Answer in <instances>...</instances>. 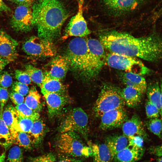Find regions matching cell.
I'll return each instance as SVG.
<instances>
[{
	"label": "cell",
	"instance_id": "48",
	"mask_svg": "<svg viewBox=\"0 0 162 162\" xmlns=\"http://www.w3.org/2000/svg\"><path fill=\"white\" fill-rule=\"evenodd\" d=\"M34 0H16L15 2L19 4H31Z\"/></svg>",
	"mask_w": 162,
	"mask_h": 162
},
{
	"label": "cell",
	"instance_id": "52",
	"mask_svg": "<svg viewBox=\"0 0 162 162\" xmlns=\"http://www.w3.org/2000/svg\"><path fill=\"white\" fill-rule=\"evenodd\" d=\"M10 0V1H15V0Z\"/></svg>",
	"mask_w": 162,
	"mask_h": 162
},
{
	"label": "cell",
	"instance_id": "8",
	"mask_svg": "<svg viewBox=\"0 0 162 162\" xmlns=\"http://www.w3.org/2000/svg\"><path fill=\"white\" fill-rule=\"evenodd\" d=\"M22 49L27 54L33 56L52 57L57 53L52 42L36 36L32 37L26 41Z\"/></svg>",
	"mask_w": 162,
	"mask_h": 162
},
{
	"label": "cell",
	"instance_id": "44",
	"mask_svg": "<svg viewBox=\"0 0 162 162\" xmlns=\"http://www.w3.org/2000/svg\"><path fill=\"white\" fill-rule=\"evenodd\" d=\"M58 160L56 162H83L81 159L77 158L67 157L62 155L59 156Z\"/></svg>",
	"mask_w": 162,
	"mask_h": 162
},
{
	"label": "cell",
	"instance_id": "53",
	"mask_svg": "<svg viewBox=\"0 0 162 162\" xmlns=\"http://www.w3.org/2000/svg\"><path fill=\"white\" fill-rule=\"evenodd\" d=\"M77 1L78 2L80 0H77Z\"/></svg>",
	"mask_w": 162,
	"mask_h": 162
},
{
	"label": "cell",
	"instance_id": "24",
	"mask_svg": "<svg viewBox=\"0 0 162 162\" xmlns=\"http://www.w3.org/2000/svg\"><path fill=\"white\" fill-rule=\"evenodd\" d=\"M146 92L148 100L154 105L158 109L160 115L162 114L160 106L161 92L159 83L153 80L147 85Z\"/></svg>",
	"mask_w": 162,
	"mask_h": 162
},
{
	"label": "cell",
	"instance_id": "46",
	"mask_svg": "<svg viewBox=\"0 0 162 162\" xmlns=\"http://www.w3.org/2000/svg\"><path fill=\"white\" fill-rule=\"evenodd\" d=\"M10 10V8L3 1L0 0V14L2 12H7Z\"/></svg>",
	"mask_w": 162,
	"mask_h": 162
},
{
	"label": "cell",
	"instance_id": "47",
	"mask_svg": "<svg viewBox=\"0 0 162 162\" xmlns=\"http://www.w3.org/2000/svg\"><path fill=\"white\" fill-rule=\"evenodd\" d=\"M9 63L0 57V73L2 71L5 66Z\"/></svg>",
	"mask_w": 162,
	"mask_h": 162
},
{
	"label": "cell",
	"instance_id": "35",
	"mask_svg": "<svg viewBox=\"0 0 162 162\" xmlns=\"http://www.w3.org/2000/svg\"><path fill=\"white\" fill-rule=\"evenodd\" d=\"M57 156L55 154L50 152L43 154L34 157L29 156L27 162H56Z\"/></svg>",
	"mask_w": 162,
	"mask_h": 162
},
{
	"label": "cell",
	"instance_id": "2",
	"mask_svg": "<svg viewBox=\"0 0 162 162\" xmlns=\"http://www.w3.org/2000/svg\"><path fill=\"white\" fill-rule=\"evenodd\" d=\"M32 7L33 25L38 37L52 42L58 38L69 16L62 3L58 0H38Z\"/></svg>",
	"mask_w": 162,
	"mask_h": 162
},
{
	"label": "cell",
	"instance_id": "7",
	"mask_svg": "<svg viewBox=\"0 0 162 162\" xmlns=\"http://www.w3.org/2000/svg\"><path fill=\"white\" fill-rule=\"evenodd\" d=\"M61 133L73 131L77 133L85 139L88 134V118L86 112L80 107L71 110L60 127Z\"/></svg>",
	"mask_w": 162,
	"mask_h": 162
},
{
	"label": "cell",
	"instance_id": "25",
	"mask_svg": "<svg viewBox=\"0 0 162 162\" xmlns=\"http://www.w3.org/2000/svg\"><path fill=\"white\" fill-rule=\"evenodd\" d=\"M46 130L45 125L40 118L34 121L32 127L28 133L32 137L34 147H38L41 144Z\"/></svg>",
	"mask_w": 162,
	"mask_h": 162
},
{
	"label": "cell",
	"instance_id": "45",
	"mask_svg": "<svg viewBox=\"0 0 162 162\" xmlns=\"http://www.w3.org/2000/svg\"><path fill=\"white\" fill-rule=\"evenodd\" d=\"M7 149L0 142V162H5Z\"/></svg>",
	"mask_w": 162,
	"mask_h": 162
},
{
	"label": "cell",
	"instance_id": "1",
	"mask_svg": "<svg viewBox=\"0 0 162 162\" xmlns=\"http://www.w3.org/2000/svg\"><path fill=\"white\" fill-rule=\"evenodd\" d=\"M100 41L110 52L151 62L162 60V38L156 34L136 38L127 33L112 31L101 34Z\"/></svg>",
	"mask_w": 162,
	"mask_h": 162
},
{
	"label": "cell",
	"instance_id": "41",
	"mask_svg": "<svg viewBox=\"0 0 162 162\" xmlns=\"http://www.w3.org/2000/svg\"><path fill=\"white\" fill-rule=\"evenodd\" d=\"M128 139V146L138 148H143L144 139L142 137L136 135Z\"/></svg>",
	"mask_w": 162,
	"mask_h": 162
},
{
	"label": "cell",
	"instance_id": "4",
	"mask_svg": "<svg viewBox=\"0 0 162 162\" xmlns=\"http://www.w3.org/2000/svg\"><path fill=\"white\" fill-rule=\"evenodd\" d=\"M121 91L113 85H103L93 107L96 117H100L107 112L124 107L125 103L121 96Z\"/></svg>",
	"mask_w": 162,
	"mask_h": 162
},
{
	"label": "cell",
	"instance_id": "20",
	"mask_svg": "<svg viewBox=\"0 0 162 162\" xmlns=\"http://www.w3.org/2000/svg\"><path fill=\"white\" fill-rule=\"evenodd\" d=\"M41 91L61 94H67L65 87L60 80L50 76L46 72L40 86Z\"/></svg>",
	"mask_w": 162,
	"mask_h": 162
},
{
	"label": "cell",
	"instance_id": "31",
	"mask_svg": "<svg viewBox=\"0 0 162 162\" xmlns=\"http://www.w3.org/2000/svg\"><path fill=\"white\" fill-rule=\"evenodd\" d=\"M25 71L29 75L31 81L40 87L44 77L42 71L31 65H26Z\"/></svg>",
	"mask_w": 162,
	"mask_h": 162
},
{
	"label": "cell",
	"instance_id": "54",
	"mask_svg": "<svg viewBox=\"0 0 162 162\" xmlns=\"http://www.w3.org/2000/svg\"></svg>",
	"mask_w": 162,
	"mask_h": 162
},
{
	"label": "cell",
	"instance_id": "37",
	"mask_svg": "<svg viewBox=\"0 0 162 162\" xmlns=\"http://www.w3.org/2000/svg\"><path fill=\"white\" fill-rule=\"evenodd\" d=\"M12 83V77L8 72L2 71L0 73V87L7 88Z\"/></svg>",
	"mask_w": 162,
	"mask_h": 162
},
{
	"label": "cell",
	"instance_id": "9",
	"mask_svg": "<svg viewBox=\"0 0 162 162\" xmlns=\"http://www.w3.org/2000/svg\"><path fill=\"white\" fill-rule=\"evenodd\" d=\"M10 24L18 31L27 32L31 30L34 26L31 4H19L12 15Z\"/></svg>",
	"mask_w": 162,
	"mask_h": 162
},
{
	"label": "cell",
	"instance_id": "13",
	"mask_svg": "<svg viewBox=\"0 0 162 162\" xmlns=\"http://www.w3.org/2000/svg\"><path fill=\"white\" fill-rule=\"evenodd\" d=\"M41 92L46 100L48 115L51 118L57 116L70 101L68 94H61L43 91Z\"/></svg>",
	"mask_w": 162,
	"mask_h": 162
},
{
	"label": "cell",
	"instance_id": "50",
	"mask_svg": "<svg viewBox=\"0 0 162 162\" xmlns=\"http://www.w3.org/2000/svg\"><path fill=\"white\" fill-rule=\"evenodd\" d=\"M156 162H162V157H160L158 158Z\"/></svg>",
	"mask_w": 162,
	"mask_h": 162
},
{
	"label": "cell",
	"instance_id": "39",
	"mask_svg": "<svg viewBox=\"0 0 162 162\" xmlns=\"http://www.w3.org/2000/svg\"><path fill=\"white\" fill-rule=\"evenodd\" d=\"M12 89L14 91L24 96H26L29 91V88L28 85L18 81H16L13 83L12 86Z\"/></svg>",
	"mask_w": 162,
	"mask_h": 162
},
{
	"label": "cell",
	"instance_id": "32",
	"mask_svg": "<svg viewBox=\"0 0 162 162\" xmlns=\"http://www.w3.org/2000/svg\"><path fill=\"white\" fill-rule=\"evenodd\" d=\"M23 151L21 147L16 145L9 150L5 162H23Z\"/></svg>",
	"mask_w": 162,
	"mask_h": 162
},
{
	"label": "cell",
	"instance_id": "33",
	"mask_svg": "<svg viewBox=\"0 0 162 162\" xmlns=\"http://www.w3.org/2000/svg\"><path fill=\"white\" fill-rule=\"evenodd\" d=\"M34 120L30 118L22 117L18 115L17 121L15 128V131L28 133Z\"/></svg>",
	"mask_w": 162,
	"mask_h": 162
},
{
	"label": "cell",
	"instance_id": "29",
	"mask_svg": "<svg viewBox=\"0 0 162 162\" xmlns=\"http://www.w3.org/2000/svg\"><path fill=\"white\" fill-rule=\"evenodd\" d=\"M0 111V142L7 150L13 144L11 134L8 126L2 118Z\"/></svg>",
	"mask_w": 162,
	"mask_h": 162
},
{
	"label": "cell",
	"instance_id": "36",
	"mask_svg": "<svg viewBox=\"0 0 162 162\" xmlns=\"http://www.w3.org/2000/svg\"><path fill=\"white\" fill-rule=\"evenodd\" d=\"M146 114L148 119L158 118L160 117V114L158 108L148 100L145 104Z\"/></svg>",
	"mask_w": 162,
	"mask_h": 162
},
{
	"label": "cell",
	"instance_id": "23",
	"mask_svg": "<svg viewBox=\"0 0 162 162\" xmlns=\"http://www.w3.org/2000/svg\"><path fill=\"white\" fill-rule=\"evenodd\" d=\"M143 94L136 89L126 86L121 91V94L125 104L130 107H134L139 104Z\"/></svg>",
	"mask_w": 162,
	"mask_h": 162
},
{
	"label": "cell",
	"instance_id": "30",
	"mask_svg": "<svg viewBox=\"0 0 162 162\" xmlns=\"http://www.w3.org/2000/svg\"><path fill=\"white\" fill-rule=\"evenodd\" d=\"M15 108L18 114L20 117L30 118L34 120L40 118L39 112L34 111L25 103L16 105Z\"/></svg>",
	"mask_w": 162,
	"mask_h": 162
},
{
	"label": "cell",
	"instance_id": "28",
	"mask_svg": "<svg viewBox=\"0 0 162 162\" xmlns=\"http://www.w3.org/2000/svg\"><path fill=\"white\" fill-rule=\"evenodd\" d=\"M28 94L25 98L24 103L34 111L39 112L43 106L40 94L34 88L31 89Z\"/></svg>",
	"mask_w": 162,
	"mask_h": 162
},
{
	"label": "cell",
	"instance_id": "26",
	"mask_svg": "<svg viewBox=\"0 0 162 162\" xmlns=\"http://www.w3.org/2000/svg\"><path fill=\"white\" fill-rule=\"evenodd\" d=\"M18 117L14 107L10 104L5 106L2 112V118L9 129L11 135L15 132V128Z\"/></svg>",
	"mask_w": 162,
	"mask_h": 162
},
{
	"label": "cell",
	"instance_id": "49",
	"mask_svg": "<svg viewBox=\"0 0 162 162\" xmlns=\"http://www.w3.org/2000/svg\"><path fill=\"white\" fill-rule=\"evenodd\" d=\"M160 86L161 92L160 96V106L161 111H162V78L160 80V82L159 83Z\"/></svg>",
	"mask_w": 162,
	"mask_h": 162
},
{
	"label": "cell",
	"instance_id": "6",
	"mask_svg": "<svg viewBox=\"0 0 162 162\" xmlns=\"http://www.w3.org/2000/svg\"><path fill=\"white\" fill-rule=\"evenodd\" d=\"M106 62L115 69L141 75L149 72V69L135 57L110 52L106 56Z\"/></svg>",
	"mask_w": 162,
	"mask_h": 162
},
{
	"label": "cell",
	"instance_id": "43",
	"mask_svg": "<svg viewBox=\"0 0 162 162\" xmlns=\"http://www.w3.org/2000/svg\"><path fill=\"white\" fill-rule=\"evenodd\" d=\"M149 151L152 154L162 157V145L152 146L149 148Z\"/></svg>",
	"mask_w": 162,
	"mask_h": 162
},
{
	"label": "cell",
	"instance_id": "18",
	"mask_svg": "<svg viewBox=\"0 0 162 162\" xmlns=\"http://www.w3.org/2000/svg\"><path fill=\"white\" fill-rule=\"evenodd\" d=\"M120 77L121 81L126 86L132 87L143 94L146 92L147 84L142 75L126 72L120 74Z\"/></svg>",
	"mask_w": 162,
	"mask_h": 162
},
{
	"label": "cell",
	"instance_id": "42",
	"mask_svg": "<svg viewBox=\"0 0 162 162\" xmlns=\"http://www.w3.org/2000/svg\"><path fill=\"white\" fill-rule=\"evenodd\" d=\"M9 97L12 102L17 105L24 102V96L16 92L13 91L9 94Z\"/></svg>",
	"mask_w": 162,
	"mask_h": 162
},
{
	"label": "cell",
	"instance_id": "10",
	"mask_svg": "<svg viewBox=\"0 0 162 162\" xmlns=\"http://www.w3.org/2000/svg\"><path fill=\"white\" fill-rule=\"evenodd\" d=\"M84 0L78 2V10L77 13L72 17L65 30L64 38L74 36L83 37L91 33L88 28L87 23L83 14V5Z\"/></svg>",
	"mask_w": 162,
	"mask_h": 162
},
{
	"label": "cell",
	"instance_id": "21",
	"mask_svg": "<svg viewBox=\"0 0 162 162\" xmlns=\"http://www.w3.org/2000/svg\"><path fill=\"white\" fill-rule=\"evenodd\" d=\"M89 144L93 152V162H112L113 160L111 152L106 143Z\"/></svg>",
	"mask_w": 162,
	"mask_h": 162
},
{
	"label": "cell",
	"instance_id": "12",
	"mask_svg": "<svg viewBox=\"0 0 162 162\" xmlns=\"http://www.w3.org/2000/svg\"><path fill=\"white\" fill-rule=\"evenodd\" d=\"M100 117V128L105 130L121 127L127 120V114L124 107L107 112Z\"/></svg>",
	"mask_w": 162,
	"mask_h": 162
},
{
	"label": "cell",
	"instance_id": "34",
	"mask_svg": "<svg viewBox=\"0 0 162 162\" xmlns=\"http://www.w3.org/2000/svg\"><path fill=\"white\" fill-rule=\"evenodd\" d=\"M147 129L152 133L160 139L162 130V122L161 119L154 118L149 119L146 122Z\"/></svg>",
	"mask_w": 162,
	"mask_h": 162
},
{
	"label": "cell",
	"instance_id": "17",
	"mask_svg": "<svg viewBox=\"0 0 162 162\" xmlns=\"http://www.w3.org/2000/svg\"><path fill=\"white\" fill-rule=\"evenodd\" d=\"M144 152V148L128 145L115 156L114 162H135L140 160Z\"/></svg>",
	"mask_w": 162,
	"mask_h": 162
},
{
	"label": "cell",
	"instance_id": "40",
	"mask_svg": "<svg viewBox=\"0 0 162 162\" xmlns=\"http://www.w3.org/2000/svg\"><path fill=\"white\" fill-rule=\"evenodd\" d=\"M9 94L7 88L0 87V111L2 112L8 101Z\"/></svg>",
	"mask_w": 162,
	"mask_h": 162
},
{
	"label": "cell",
	"instance_id": "22",
	"mask_svg": "<svg viewBox=\"0 0 162 162\" xmlns=\"http://www.w3.org/2000/svg\"><path fill=\"white\" fill-rule=\"evenodd\" d=\"M105 142L113 159L116 154L127 146L128 144V138L124 135L108 136Z\"/></svg>",
	"mask_w": 162,
	"mask_h": 162
},
{
	"label": "cell",
	"instance_id": "19",
	"mask_svg": "<svg viewBox=\"0 0 162 162\" xmlns=\"http://www.w3.org/2000/svg\"><path fill=\"white\" fill-rule=\"evenodd\" d=\"M109 9L118 13H124L135 9L140 0H103Z\"/></svg>",
	"mask_w": 162,
	"mask_h": 162
},
{
	"label": "cell",
	"instance_id": "27",
	"mask_svg": "<svg viewBox=\"0 0 162 162\" xmlns=\"http://www.w3.org/2000/svg\"><path fill=\"white\" fill-rule=\"evenodd\" d=\"M11 136L13 144L28 151L32 150L34 147L33 139L28 133L16 131Z\"/></svg>",
	"mask_w": 162,
	"mask_h": 162
},
{
	"label": "cell",
	"instance_id": "14",
	"mask_svg": "<svg viewBox=\"0 0 162 162\" xmlns=\"http://www.w3.org/2000/svg\"><path fill=\"white\" fill-rule=\"evenodd\" d=\"M17 42L4 31L0 30V57L9 63L13 62L17 56Z\"/></svg>",
	"mask_w": 162,
	"mask_h": 162
},
{
	"label": "cell",
	"instance_id": "11",
	"mask_svg": "<svg viewBox=\"0 0 162 162\" xmlns=\"http://www.w3.org/2000/svg\"><path fill=\"white\" fill-rule=\"evenodd\" d=\"M86 40L91 67L94 78L98 74L105 63L106 56L104 47L100 41L92 38Z\"/></svg>",
	"mask_w": 162,
	"mask_h": 162
},
{
	"label": "cell",
	"instance_id": "5",
	"mask_svg": "<svg viewBox=\"0 0 162 162\" xmlns=\"http://www.w3.org/2000/svg\"><path fill=\"white\" fill-rule=\"evenodd\" d=\"M55 145L61 155L76 158L85 157L87 146L84 145L80 135L75 132L61 133Z\"/></svg>",
	"mask_w": 162,
	"mask_h": 162
},
{
	"label": "cell",
	"instance_id": "16",
	"mask_svg": "<svg viewBox=\"0 0 162 162\" xmlns=\"http://www.w3.org/2000/svg\"><path fill=\"white\" fill-rule=\"evenodd\" d=\"M50 65V70L46 72L51 77L60 80L65 77L69 68L66 56H56L52 60Z\"/></svg>",
	"mask_w": 162,
	"mask_h": 162
},
{
	"label": "cell",
	"instance_id": "15",
	"mask_svg": "<svg viewBox=\"0 0 162 162\" xmlns=\"http://www.w3.org/2000/svg\"><path fill=\"white\" fill-rule=\"evenodd\" d=\"M122 126L123 135L128 138L136 135L139 136L143 139L147 138L143 123L139 116L136 114L126 121Z\"/></svg>",
	"mask_w": 162,
	"mask_h": 162
},
{
	"label": "cell",
	"instance_id": "51",
	"mask_svg": "<svg viewBox=\"0 0 162 162\" xmlns=\"http://www.w3.org/2000/svg\"><path fill=\"white\" fill-rule=\"evenodd\" d=\"M160 116H161V121H162V114L160 115ZM160 139L162 140V131H161V135H160Z\"/></svg>",
	"mask_w": 162,
	"mask_h": 162
},
{
	"label": "cell",
	"instance_id": "38",
	"mask_svg": "<svg viewBox=\"0 0 162 162\" xmlns=\"http://www.w3.org/2000/svg\"><path fill=\"white\" fill-rule=\"evenodd\" d=\"M15 78L18 82L27 85L31 84L32 81L31 79L25 70H16L15 71Z\"/></svg>",
	"mask_w": 162,
	"mask_h": 162
},
{
	"label": "cell",
	"instance_id": "3",
	"mask_svg": "<svg viewBox=\"0 0 162 162\" xmlns=\"http://www.w3.org/2000/svg\"><path fill=\"white\" fill-rule=\"evenodd\" d=\"M66 56L72 70L86 78H94L86 39L80 37L72 39L69 44Z\"/></svg>",
	"mask_w": 162,
	"mask_h": 162
}]
</instances>
